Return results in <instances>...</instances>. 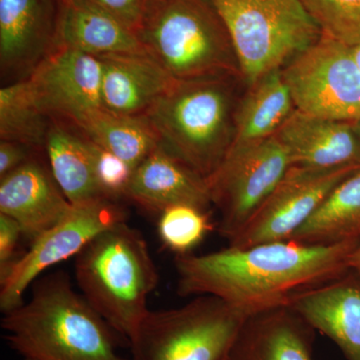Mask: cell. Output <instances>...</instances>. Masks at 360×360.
Returning <instances> with one entry per match:
<instances>
[{"label":"cell","mask_w":360,"mask_h":360,"mask_svg":"<svg viewBox=\"0 0 360 360\" xmlns=\"http://www.w3.org/2000/svg\"><path fill=\"white\" fill-rule=\"evenodd\" d=\"M359 245L285 240L176 255L177 292L184 297L215 296L250 316L288 307L300 293L349 274L348 259Z\"/></svg>","instance_id":"6da1fadb"},{"label":"cell","mask_w":360,"mask_h":360,"mask_svg":"<svg viewBox=\"0 0 360 360\" xmlns=\"http://www.w3.org/2000/svg\"><path fill=\"white\" fill-rule=\"evenodd\" d=\"M4 314L6 340L25 359L129 360L120 352L124 338L77 292L63 270L40 276L30 300Z\"/></svg>","instance_id":"7a4b0ae2"},{"label":"cell","mask_w":360,"mask_h":360,"mask_svg":"<svg viewBox=\"0 0 360 360\" xmlns=\"http://www.w3.org/2000/svg\"><path fill=\"white\" fill-rule=\"evenodd\" d=\"M240 85L238 77L176 80L146 113L160 144L205 179L233 144Z\"/></svg>","instance_id":"3957f363"},{"label":"cell","mask_w":360,"mask_h":360,"mask_svg":"<svg viewBox=\"0 0 360 360\" xmlns=\"http://www.w3.org/2000/svg\"><path fill=\"white\" fill-rule=\"evenodd\" d=\"M75 274L86 302L129 343L160 281L141 232L127 221L101 232L75 257Z\"/></svg>","instance_id":"277c9868"},{"label":"cell","mask_w":360,"mask_h":360,"mask_svg":"<svg viewBox=\"0 0 360 360\" xmlns=\"http://www.w3.org/2000/svg\"><path fill=\"white\" fill-rule=\"evenodd\" d=\"M137 37L175 80L243 79L231 35L210 0H153Z\"/></svg>","instance_id":"5b68a950"},{"label":"cell","mask_w":360,"mask_h":360,"mask_svg":"<svg viewBox=\"0 0 360 360\" xmlns=\"http://www.w3.org/2000/svg\"><path fill=\"white\" fill-rule=\"evenodd\" d=\"M238 54L245 85L284 66L321 39L302 0H210Z\"/></svg>","instance_id":"8992f818"},{"label":"cell","mask_w":360,"mask_h":360,"mask_svg":"<svg viewBox=\"0 0 360 360\" xmlns=\"http://www.w3.org/2000/svg\"><path fill=\"white\" fill-rule=\"evenodd\" d=\"M250 317L212 295L149 310L129 340V360H229Z\"/></svg>","instance_id":"52a82bcc"},{"label":"cell","mask_w":360,"mask_h":360,"mask_svg":"<svg viewBox=\"0 0 360 360\" xmlns=\"http://www.w3.org/2000/svg\"><path fill=\"white\" fill-rule=\"evenodd\" d=\"M281 70L296 110L360 122V70L352 47L321 34Z\"/></svg>","instance_id":"ba28073f"},{"label":"cell","mask_w":360,"mask_h":360,"mask_svg":"<svg viewBox=\"0 0 360 360\" xmlns=\"http://www.w3.org/2000/svg\"><path fill=\"white\" fill-rule=\"evenodd\" d=\"M120 201L98 198L71 203L65 217L34 239L30 250L0 276V309L11 311L25 302L27 288L44 272L75 257L101 232L127 220Z\"/></svg>","instance_id":"9c48e42d"},{"label":"cell","mask_w":360,"mask_h":360,"mask_svg":"<svg viewBox=\"0 0 360 360\" xmlns=\"http://www.w3.org/2000/svg\"><path fill=\"white\" fill-rule=\"evenodd\" d=\"M290 167L276 135L232 146L219 169L206 179L219 210V232L231 240L266 200Z\"/></svg>","instance_id":"30bf717a"},{"label":"cell","mask_w":360,"mask_h":360,"mask_svg":"<svg viewBox=\"0 0 360 360\" xmlns=\"http://www.w3.org/2000/svg\"><path fill=\"white\" fill-rule=\"evenodd\" d=\"M359 168L314 169L290 167L245 226L229 240V246L246 248L288 240L341 180Z\"/></svg>","instance_id":"8fae6325"},{"label":"cell","mask_w":360,"mask_h":360,"mask_svg":"<svg viewBox=\"0 0 360 360\" xmlns=\"http://www.w3.org/2000/svg\"><path fill=\"white\" fill-rule=\"evenodd\" d=\"M27 79L40 106L52 120L78 125L104 110L103 66L96 56L58 47Z\"/></svg>","instance_id":"7c38bea8"},{"label":"cell","mask_w":360,"mask_h":360,"mask_svg":"<svg viewBox=\"0 0 360 360\" xmlns=\"http://www.w3.org/2000/svg\"><path fill=\"white\" fill-rule=\"evenodd\" d=\"M59 0H0V70L6 84L27 79L56 49Z\"/></svg>","instance_id":"4fadbf2b"},{"label":"cell","mask_w":360,"mask_h":360,"mask_svg":"<svg viewBox=\"0 0 360 360\" xmlns=\"http://www.w3.org/2000/svg\"><path fill=\"white\" fill-rule=\"evenodd\" d=\"M290 167H360L359 122H340L295 110L276 134Z\"/></svg>","instance_id":"5bb4252c"},{"label":"cell","mask_w":360,"mask_h":360,"mask_svg":"<svg viewBox=\"0 0 360 360\" xmlns=\"http://www.w3.org/2000/svg\"><path fill=\"white\" fill-rule=\"evenodd\" d=\"M124 200L158 215L177 205L205 212L212 205L207 180L162 144L135 168Z\"/></svg>","instance_id":"9a60e30c"},{"label":"cell","mask_w":360,"mask_h":360,"mask_svg":"<svg viewBox=\"0 0 360 360\" xmlns=\"http://www.w3.org/2000/svg\"><path fill=\"white\" fill-rule=\"evenodd\" d=\"M70 207L49 165L35 155L0 179V213L16 220L32 243L58 224Z\"/></svg>","instance_id":"2e32d148"},{"label":"cell","mask_w":360,"mask_h":360,"mask_svg":"<svg viewBox=\"0 0 360 360\" xmlns=\"http://www.w3.org/2000/svg\"><path fill=\"white\" fill-rule=\"evenodd\" d=\"M288 307L328 336L347 360H360V278L352 272L296 296Z\"/></svg>","instance_id":"e0dca14e"},{"label":"cell","mask_w":360,"mask_h":360,"mask_svg":"<svg viewBox=\"0 0 360 360\" xmlns=\"http://www.w3.org/2000/svg\"><path fill=\"white\" fill-rule=\"evenodd\" d=\"M103 66L104 110L118 115H146L175 84L148 52L97 56Z\"/></svg>","instance_id":"ac0fdd59"},{"label":"cell","mask_w":360,"mask_h":360,"mask_svg":"<svg viewBox=\"0 0 360 360\" xmlns=\"http://www.w3.org/2000/svg\"><path fill=\"white\" fill-rule=\"evenodd\" d=\"M58 47L96 56L148 52L132 30L92 0H59Z\"/></svg>","instance_id":"d6986e66"},{"label":"cell","mask_w":360,"mask_h":360,"mask_svg":"<svg viewBox=\"0 0 360 360\" xmlns=\"http://www.w3.org/2000/svg\"><path fill=\"white\" fill-rule=\"evenodd\" d=\"M314 329L290 307L252 315L229 360H314Z\"/></svg>","instance_id":"ffe728a7"},{"label":"cell","mask_w":360,"mask_h":360,"mask_svg":"<svg viewBox=\"0 0 360 360\" xmlns=\"http://www.w3.org/2000/svg\"><path fill=\"white\" fill-rule=\"evenodd\" d=\"M92 146L77 124L52 120L44 150L54 179L72 205L108 198L97 184Z\"/></svg>","instance_id":"44dd1931"},{"label":"cell","mask_w":360,"mask_h":360,"mask_svg":"<svg viewBox=\"0 0 360 360\" xmlns=\"http://www.w3.org/2000/svg\"><path fill=\"white\" fill-rule=\"evenodd\" d=\"M295 110L283 70L270 71L246 85L239 97L232 146L274 136Z\"/></svg>","instance_id":"7402d4cb"},{"label":"cell","mask_w":360,"mask_h":360,"mask_svg":"<svg viewBox=\"0 0 360 360\" xmlns=\"http://www.w3.org/2000/svg\"><path fill=\"white\" fill-rule=\"evenodd\" d=\"M288 240L307 245L360 243V168L341 180Z\"/></svg>","instance_id":"603a6c76"},{"label":"cell","mask_w":360,"mask_h":360,"mask_svg":"<svg viewBox=\"0 0 360 360\" xmlns=\"http://www.w3.org/2000/svg\"><path fill=\"white\" fill-rule=\"evenodd\" d=\"M77 127L134 170L160 144V136L146 115H118L101 110Z\"/></svg>","instance_id":"cb8c5ba5"},{"label":"cell","mask_w":360,"mask_h":360,"mask_svg":"<svg viewBox=\"0 0 360 360\" xmlns=\"http://www.w3.org/2000/svg\"><path fill=\"white\" fill-rule=\"evenodd\" d=\"M52 118L40 106L30 80L0 89V139L44 149Z\"/></svg>","instance_id":"d4e9b609"},{"label":"cell","mask_w":360,"mask_h":360,"mask_svg":"<svg viewBox=\"0 0 360 360\" xmlns=\"http://www.w3.org/2000/svg\"><path fill=\"white\" fill-rule=\"evenodd\" d=\"M208 212L195 206H170L158 215V232L165 248L176 255H188L212 231Z\"/></svg>","instance_id":"484cf974"},{"label":"cell","mask_w":360,"mask_h":360,"mask_svg":"<svg viewBox=\"0 0 360 360\" xmlns=\"http://www.w3.org/2000/svg\"><path fill=\"white\" fill-rule=\"evenodd\" d=\"M321 34L350 47L360 44V0H302Z\"/></svg>","instance_id":"4316f807"},{"label":"cell","mask_w":360,"mask_h":360,"mask_svg":"<svg viewBox=\"0 0 360 360\" xmlns=\"http://www.w3.org/2000/svg\"><path fill=\"white\" fill-rule=\"evenodd\" d=\"M92 151L97 184L101 191L110 200H124L134 169L122 158L101 148L96 142H94Z\"/></svg>","instance_id":"83f0119b"},{"label":"cell","mask_w":360,"mask_h":360,"mask_svg":"<svg viewBox=\"0 0 360 360\" xmlns=\"http://www.w3.org/2000/svg\"><path fill=\"white\" fill-rule=\"evenodd\" d=\"M139 34L153 0H92Z\"/></svg>","instance_id":"f1b7e54d"},{"label":"cell","mask_w":360,"mask_h":360,"mask_svg":"<svg viewBox=\"0 0 360 360\" xmlns=\"http://www.w3.org/2000/svg\"><path fill=\"white\" fill-rule=\"evenodd\" d=\"M22 236V229L18 222L8 215L0 213V276H4L23 255L18 252V243Z\"/></svg>","instance_id":"f546056e"},{"label":"cell","mask_w":360,"mask_h":360,"mask_svg":"<svg viewBox=\"0 0 360 360\" xmlns=\"http://www.w3.org/2000/svg\"><path fill=\"white\" fill-rule=\"evenodd\" d=\"M35 150L20 142L0 141V179L32 160Z\"/></svg>","instance_id":"4dcf8cb0"},{"label":"cell","mask_w":360,"mask_h":360,"mask_svg":"<svg viewBox=\"0 0 360 360\" xmlns=\"http://www.w3.org/2000/svg\"><path fill=\"white\" fill-rule=\"evenodd\" d=\"M348 266L349 271L360 278V245L350 255Z\"/></svg>","instance_id":"1f68e13d"},{"label":"cell","mask_w":360,"mask_h":360,"mask_svg":"<svg viewBox=\"0 0 360 360\" xmlns=\"http://www.w3.org/2000/svg\"><path fill=\"white\" fill-rule=\"evenodd\" d=\"M352 49H354L355 60H356L357 65H359L360 70V44L356 45V46L352 47Z\"/></svg>","instance_id":"d6a6232c"},{"label":"cell","mask_w":360,"mask_h":360,"mask_svg":"<svg viewBox=\"0 0 360 360\" xmlns=\"http://www.w3.org/2000/svg\"><path fill=\"white\" fill-rule=\"evenodd\" d=\"M359 131H360V122H359Z\"/></svg>","instance_id":"836d02e7"},{"label":"cell","mask_w":360,"mask_h":360,"mask_svg":"<svg viewBox=\"0 0 360 360\" xmlns=\"http://www.w3.org/2000/svg\"><path fill=\"white\" fill-rule=\"evenodd\" d=\"M25 360H33V359H25Z\"/></svg>","instance_id":"e575fe53"}]
</instances>
